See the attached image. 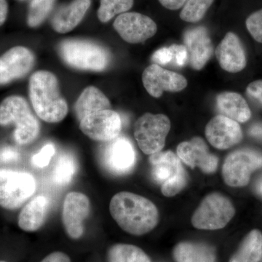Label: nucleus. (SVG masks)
Returning <instances> with one entry per match:
<instances>
[{"mask_svg":"<svg viewBox=\"0 0 262 262\" xmlns=\"http://www.w3.org/2000/svg\"><path fill=\"white\" fill-rule=\"evenodd\" d=\"M110 211L119 227L134 235L148 233L159 221V212L154 203L132 192H121L114 195Z\"/></svg>","mask_w":262,"mask_h":262,"instance_id":"nucleus-1","label":"nucleus"},{"mask_svg":"<svg viewBox=\"0 0 262 262\" xmlns=\"http://www.w3.org/2000/svg\"><path fill=\"white\" fill-rule=\"evenodd\" d=\"M29 98L33 108L43 121L58 123L68 114L67 101L62 96L56 76L48 71H37L29 80Z\"/></svg>","mask_w":262,"mask_h":262,"instance_id":"nucleus-2","label":"nucleus"},{"mask_svg":"<svg viewBox=\"0 0 262 262\" xmlns=\"http://www.w3.org/2000/svg\"><path fill=\"white\" fill-rule=\"evenodd\" d=\"M15 125L14 139L20 145L35 141L40 133V125L27 100L19 96L7 97L0 103V125Z\"/></svg>","mask_w":262,"mask_h":262,"instance_id":"nucleus-3","label":"nucleus"},{"mask_svg":"<svg viewBox=\"0 0 262 262\" xmlns=\"http://www.w3.org/2000/svg\"><path fill=\"white\" fill-rule=\"evenodd\" d=\"M58 53L67 65L79 70L102 72L111 61L106 48L86 39H65L58 45Z\"/></svg>","mask_w":262,"mask_h":262,"instance_id":"nucleus-4","label":"nucleus"},{"mask_svg":"<svg viewBox=\"0 0 262 262\" xmlns=\"http://www.w3.org/2000/svg\"><path fill=\"white\" fill-rule=\"evenodd\" d=\"M151 175L157 182L161 184L164 195H177L187 185V174L180 158L173 151H159L149 158Z\"/></svg>","mask_w":262,"mask_h":262,"instance_id":"nucleus-5","label":"nucleus"},{"mask_svg":"<svg viewBox=\"0 0 262 262\" xmlns=\"http://www.w3.org/2000/svg\"><path fill=\"white\" fill-rule=\"evenodd\" d=\"M36 191L35 179L27 172L0 169V206L14 210L23 206Z\"/></svg>","mask_w":262,"mask_h":262,"instance_id":"nucleus-6","label":"nucleus"},{"mask_svg":"<svg viewBox=\"0 0 262 262\" xmlns=\"http://www.w3.org/2000/svg\"><path fill=\"white\" fill-rule=\"evenodd\" d=\"M235 210L228 198L220 193L208 194L192 215L194 227L205 230L224 228L233 218Z\"/></svg>","mask_w":262,"mask_h":262,"instance_id":"nucleus-7","label":"nucleus"},{"mask_svg":"<svg viewBox=\"0 0 262 262\" xmlns=\"http://www.w3.org/2000/svg\"><path fill=\"white\" fill-rule=\"evenodd\" d=\"M170 130V122L166 115L146 113L134 125V136L141 151L153 155L163 149Z\"/></svg>","mask_w":262,"mask_h":262,"instance_id":"nucleus-8","label":"nucleus"},{"mask_svg":"<svg viewBox=\"0 0 262 262\" xmlns=\"http://www.w3.org/2000/svg\"><path fill=\"white\" fill-rule=\"evenodd\" d=\"M261 167V153L251 149L236 150L226 158L222 176L227 185L242 187L247 185L251 173Z\"/></svg>","mask_w":262,"mask_h":262,"instance_id":"nucleus-9","label":"nucleus"},{"mask_svg":"<svg viewBox=\"0 0 262 262\" xmlns=\"http://www.w3.org/2000/svg\"><path fill=\"white\" fill-rule=\"evenodd\" d=\"M80 128L92 140L108 142L120 135L122 120L119 114L113 110H101L82 118L80 121Z\"/></svg>","mask_w":262,"mask_h":262,"instance_id":"nucleus-10","label":"nucleus"},{"mask_svg":"<svg viewBox=\"0 0 262 262\" xmlns=\"http://www.w3.org/2000/svg\"><path fill=\"white\" fill-rule=\"evenodd\" d=\"M91 212L89 196L82 192H71L66 195L62 207L61 220L67 234L77 239L84 233V221Z\"/></svg>","mask_w":262,"mask_h":262,"instance_id":"nucleus-11","label":"nucleus"},{"mask_svg":"<svg viewBox=\"0 0 262 262\" xmlns=\"http://www.w3.org/2000/svg\"><path fill=\"white\" fill-rule=\"evenodd\" d=\"M113 27L122 39L130 44L145 42L155 36L158 31L157 24L152 19L136 12L119 15Z\"/></svg>","mask_w":262,"mask_h":262,"instance_id":"nucleus-12","label":"nucleus"},{"mask_svg":"<svg viewBox=\"0 0 262 262\" xmlns=\"http://www.w3.org/2000/svg\"><path fill=\"white\" fill-rule=\"evenodd\" d=\"M142 82L146 91L154 98H160L164 91L179 92L187 86V80L184 76L165 70L156 63L144 70Z\"/></svg>","mask_w":262,"mask_h":262,"instance_id":"nucleus-13","label":"nucleus"},{"mask_svg":"<svg viewBox=\"0 0 262 262\" xmlns=\"http://www.w3.org/2000/svg\"><path fill=\"white\" fill-rule=\"evenodd\" d=\"M106 143L102 154L105 168L116 175L130 172L136 163L135 149L130 141L124 136H118Z\"/></svg>","mask_w":262,"mask_h":262,"instance_id":"nucleus-14","label":"nucleus"},{"mask_svg":"<svg viewBox=\"0 0 262 262\" xmlns=\"http://www.w3.org/2000/svg\"><path fill=\"white\" fill-rule=\"evenodd\" d=\"M35 57L23 46L10 48L0 57V85L25 77L32 70Z\"/></svg>","mask_w":262,"mask_h":262,"instance_id":"nucleus-15","label":"nucleus"},{"mask_svg":"<svg viewBox=\"0 0 262 262\" xmlns=\"http://www.w3.org/2000/svg\"><path fill=\"white\" fill-rule=\"evenodd\" d=\"M184 42L189 65L194 70H201L213 53V42L208 31L203 27L188 29L184 33Z\"/></svg>","mask_w":262,"mask_h":262,"instance_id":"nucleus-16","label":"nucleus"},{"mask_svg":"<svg viewBox=\"0 0 262 262\" xmlns=\"http://www.w3.org/2000/svg\"><path fill=\"white\" fill-rule=\"evenodd\" d=\"M177 155L191 168L199 167L204 173H213L218 167V158L210 152L206 143L201 137L181 143L177 147Z\"/></svg>","mask_w":262,"mask_h":262,"instance_id":"nucleus-17","label":"nucleus"},{"mask_svg":"<svg viewBox=\"0 0 262 262\" xmlns=\"http://www.w3.org/2000/svg\"><path fill=\"white\" fill-rule=\"evenodd\" d=\"M206 136L212 146L219 149H227L241 142L243 132L237 122L221 115L208 122Z\"/></svg>","mask_w":262,"mask_h":262,"instance_id":"nucleus-18","label":"nucleus"},{"mask_svg":"<svg viewBox=\"0 0 262 262\" xmlns=\"http://www.w3.org/2000/svg\"><path fill=\"white\" fill-rule=\"evenodd\" d=\"M215 56L224 70L237 73L246 66V56L241 39L233 32H228L215 49Z\"/></svg>","mask_w":262,"mask_h":262,"instance_id":"nucleus-19","label":"nucleus"},{"mask_svg":"<svg viewBox=\"0 0 262 262\" xmlns=\"http://www.w3.org/2000/svg\"><path fill=\"white\" fill-rule=\"evenodd\" d=\"M91 5V0H73L60 6L51 20L55 32L66 34L75 29L82 21Z\"/></svg>","mask_w":262,"mask_h":262,"instance_id":"nucleus-20","label":"nucleus"},{"mask_svg":"<svg viewBox=\"0 0 262 262\" xmlns=\"http://www.w3.org/2000/svg\"><path fill=\"white\" fill-rule=\"evenodd\" d=\"M50 201L47 196L39 195L24 206L18 215L19 227L25 232H35L46 222Z\"/></svg>","mask_w":262,"mask_h":262,"instance_id":"nucleus-21","label":"nucleus"},{"mask_svg":"<svg viewBox=\"0 0 262 262\" xmlns=\"http://www.w3.org/2000/svg\"><path fill=\"white\" fill-rule=\"evenodd\" d=\"M217 107L222 115L236 122H245L251 118V113L247 102L241 94L223 92L216 97Z\"/></svg>","mask_w":262,"mask_h":262,"instance_id":"nucleus-22","label":"nucleus"},{"mask_svg":"<svg viewBox=\"0 0 262 262\" xmlns=\"http://www.w3.org/2000/svg\"><path fill=\"white\" fill-rule=\"evenodd\" d=\"M105 110H111L110 100L94 86L84 89L75 104V113L79 122L89 114Z\"/></svg>","mask_w":262,"mask_h":262,"instance_id":"nucleus-23","label":"nucleus"},{"mask_svg":"<svg viewBox=\"0 0 262 262\" xmlns=\"http://www.w3.org/2000/svg\"><path fill=\"white\" fill-rule=\"evenodd\" d=\"M177 262H215V251L211 246L194 243H181L173 251Z\"/></svg>","mask_w":262,"mask_h":262,"instance_id":"nucleus-24","label":"nucleus"},{"mask_svg":"<svg viewBox=\"0 0 262 262\" xmlns=\"http://www.w3.org/2000/svg\"><path fill=\"white\" fill-rule=\"evenodd\" d=\"M262 257V234L257 229L245 237L238 251L229 262H258Z\"/></svg>","mask_w":262,"mask_h":262,"instance_id":"nucleus-25","label":"nucleus"},{"mask_svg":"<svg viewBox=\"0 0 262 262\" xmlns=\"http://www.w3.org/2000/svg\"><path fill=\"white\" fill-rule=\"evenodd\" d=\"M108 262H151L144 251L133 245H114L108 252Z\"/></svg>","mask_w":262,"mask_h":262,"instance_id":"nucleus-26","label":"nucleus"},{"mask_svg":"<svg viewBox=\"0 0 262 262\" xmlns=\"http://www.w3.org/2000/svg\"><path fill=\"white\" fill-rule=\"evenodd\" d=\"M77 170V163L75 157L70 153L62 154L53 170V182L57 185H67L75 177Z\"/></svg>","mask_w":262,"mask_h":262,"instance_id":"nucleus-27","label":"nucleus"},{"mask_svg":"<svg viewBox=\"0 0 262 262\" xmlns=\"http://www.w3.org/2000/svg\"><path fill=\"white\" fill-rule=\"evenodd\" d=\"M134 0H100L97 15L101 23H107L117 15L126 13L133 8Z\"/></svg>","mask_w":262,"mask_h":262,"instance_id":"nucleus-28","label":"nucleus"},{"mask_svg":"<svg viewBox=\"0 0 262 262\" xmlns=\"http://www.w3.org/2000/svg\"><path fill=\"white\" fill-rule=\"evenodd\" d=\"M56 0H32L29 7L27 24L36 28L45 21L51 13Z\"/></svg>","mask_w":262,"mask_h":262,"instance_id":"nucleus-29","label":"nucleus"},{"mask_svg":"<svg viewBox=\"0 0 262 262\" xmlns=\"http://www.w3.org/2000/svg\"><path fill=\"white\" fill-rule=\"evenodd\" d=\"M214 0H187L183 6L180 18L184 21L196 23L206 15Z\"/></svg>","mask_w":262,"mask_h":262,"instance_id":"nucleus-30","label":"nucleus"},{"mask_svg":"<svg viewBox=\"0 0 262 262\" xmlns=\"http://www.w3.org/2000/svg\"><path fill=\"white\" fill-rule=\"evenodd\" d=\"M246 24L253 39L262 43V9L250 15L246 20Z\"/></svg>","mask_w":262,"mask_h":262,"instance_id":"nucleus-31","label":"nucleus"},{"mask_svg":"<svg viewBox=\"0 0 262 262\" xmlns=\"http://www.w3.org/2000/svg\"><path fill=\"white\" fill-rule=\"evenodd\" d=\"M55 153H56V148L53 144L50 143L46 144L37 154L32 157V165L38 168H46L49 165Z\"/></svg>","mask_w":262,"mask_h":262,"instance_id":"nucleus-32","label":"nucleus"},{"mask_svg":"<svg viewBox=\"0 0 262 262\" xmlns=\"http://www.w3.org/2000/svg\"><path fill=\"white\" fill-rule=\"evenodd\" d=\"M169 49L173 53V61L176 65L183 67L187 63L188 53L185 46L182 45H172L169 47Z\"/></svg>","mask_w":262,"mask_h":262,"instance_id":"nucleus-33","label":"nucleus"},{"mask_svg":"<svg viewBox=\"0 0 262 262\" xmlns=\"http://www.w3.org/2000/svg\"><path fill=\"white\" fill-rule=\"evenodd\" d=\"M151 61L158 65H166L173 61V53L169 48H162L155 52Z\"/></svg>","mask_w":262,"mask_h":262,"instance_id":"nucleus-34","label":"nucleus"},{"mask_svg":"<svg viewBox=\"0 0 262 262\" xmlns=\"http://www.w3.org/2000/svg\"><path fill=\"white\" fill-rule=\"evenodd\" d=\"M18 151L11 146H5L0 149V163H14L18 160Z\"/></svg>","mask_w":262,"mask_h":262,"instance_id":"nucleus-35","label":"nucleus"},{"mask_svg":"<svg viewBox=\"0 0 262 262\" xmlns=\"http://www.w3.org/2000/svg\"><path fill=\"white\" fill-rule=\"evenodd\" d=\"M247 92L250 96L262 103V80H256L248 84Z\"/></svg>","mask_w":262,"mask_h":262,"instance_id":"nucleus-36","label":"nucleus"},{"mask_svg":"<svg viewBox=\"0 0 262 262\" xmlns=\"http://www.w3.org/2000/svg\"><path fill=\"white\" fill-rule=\"evenodd\" d=\"M41 262H71V260L66 253L56 251L48 255Z\"/></svg>","mask_w":262,"mask_h":262,"instance_id":"nucleus-37","label":"nucleus"},{"mask_svg":"<svg viewBox=\"0 0 262 262\" xmlns=\"http://www.w3.org/2000/svg\"><path fill=\"white\" fill-rule=\"evenodd\" d=\"M164 8L170 10H177L183 8L187 0H158Z\"/></svg>","mask_w":262,"mask_h":262,"instance_id":"nucleus-38","label":"nucleus"},{"mask_svg":"<svg viewBox=\"0 0 262 262\" xmlns=\"http://www.w3.org/2000/svg\"><path fill=\"white\" fill-rule=\"evenodd\" d=\"M8 13V5L7 0H0V26L4 24Z\"/></svg>","mask_w":262,"mask_h":262,"instance_id":"nucleus-39","label":"nucleus"},{"mask_svg":"<svg viewBox=\"0 0 262 262\" xmlns=\"http://www.w3.org/2000/svg\"><path fill=\"white\" fill-rule=\"evenodd\" d=\"M250 134L262 139V125H256L251 127L250 130Z\"/></svg>","mask_w":262,"mask_h":262,"instance_id":"nucleus-40","label":"nucleus"},{"mask_svg":"<svg viewBox=\"0 0 262 262\" xmlns=\"http://www.w3.org/2000/svg\"><path fill=\"white\" fill-rule=\"evenodd\" d=\"M257 189L258 192L261 193V194H262V180L261 181V182L258 183Z\"/></svg>","mask_w":262,"mask_h":262,"instance_id":"nucleus-41","label":"nucleus"},{"mask_svg":"<svg viewBox=\"0 0 262 262\" xmlns=\"http://www.w3.org/2000/svg\"><path fill=\"white\" fill-rule=\"evenodd\" d=\"M0 262H6V261H0Z\"/></svg>","mask_w":262,"mask_h":262,"instance_id":"nucleus-42","label":"nucleus"}]
</instances>
